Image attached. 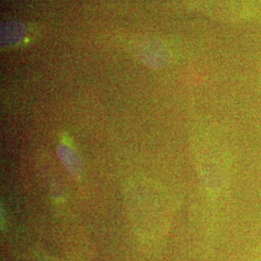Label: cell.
Segmentation results:
<instances>
[{
	"mask_svg": "<svg viewBox=\"0 0 261 261\" xmlns=\"http://www.w3.org/2000/svg\"><path fill=\"white\" fill-rule=\"evenodd\" d=\"M28 28L20 21H7L1 24L0 45L2 49L17 47L27 40Z\"/></svg>",
	"mask_w": 261,
	"mask_h": 261,
	"instance_id": "2",
	"label": "cell"
},
{
	"mask_svg": "<svg viewBox=\"0 0 261 261\" xmlns=\"http://www.w3.org/2000/svg\"><path fill=\"white\" fill-rule=\"evenodd\" d=\"M57 154L61 162L64 164L67 170L74 176L79 177L82 173V165L80 158L75 151L70 149L65 145H60L57 149Z\"/></svg>",
	"mask_w": 261,
	"mask_h": 261,
	"instance_id": "3",
	"label": "cell"
},
{
	"mask_svg": "<svg viewBox=\"0 0 261 261\" xmlns=\"http://www.w3.org/2000/svg\"><path fill=\"white\" fill-rule=\"evenodd\" d=\"M130 51L140 62L152 68H162L169 62L168 49L153 39L143 38L134 41L130 44Z\"/></svg>",
	"mask_w": 261,
	"mask_h": 261,
	"instance_id": "1",
	"label": "cell"
}]
</instances>
